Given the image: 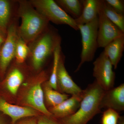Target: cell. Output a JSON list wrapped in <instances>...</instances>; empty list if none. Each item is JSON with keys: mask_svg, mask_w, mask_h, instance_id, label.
I'll use <instances>...</instances> for the list:
<instances>
[{"mask_svg": "<svg viewBox=\"0 0 124 124\" xmlns=\"http://www.w3.org/2000/svg\"><path fill=\"white\" fill-rule=\"evenodd\" d=\"M14 1L0 0V31L7 33L8 28L14 19Z\"/></svg>", "mask_w": 124, "mask_h": 124, "instance_id": "e0dca14e", "label": "cell"}, {"mask_svg": "<svg viewBox=\"0 0 124 124\" xmlns=\"http://www.w3.org/2000/svg\"><path fill=\"white\" fill-rule=\"evenodd\" d=\"M101 0V7L105 15L124 32V16L117 13L108 4L105 0Z\"/></svg>", "mask_w": 124, "mask_h": 124, "instance_id": "ffe728a7", "label": "cell"}, {"mask_svg": "<svg viewBox=\"0 0 124 124\" xmlns=\"http://www.w3.org/2000/svg\"><path fill=\"white\" fill-rule=\"evenodd\" d=\"M14 124H38L37 116L23 118L19 120Z\"/></svg>", "mask_w": 124, "mask_h": 124, "instance_id": "484cf974", "label": "cell"}, {"mask_svg": "<svg viewBox=\"0 0 124 124\" xmlns=\"http://www.w3.org/2000/svg\"><path fill=\"white\" fill-rule=\"evenodd\" d=\"M18 15L21 19L18 34L28 45L48 27L49 22L27 0L18 1Z\"/></svg>", "mask_w": 124, "mask_h": 124, "instance_id": "7a4b0ae2", "label": "cell"}, {"mask_svg": "<svg viewBox=\"0 0 124 124\" xmlns=\"http://www.w3.org/2000/svg\"><path fill=\"white\" fill-rule=\"evenodd\" d=\"M98 28L97 41L98 48H105L116 38L124 35V32L107 17L100 8L98 13Z\"/></svg>", "mask_w": 124, "mask_h": 124, "instance_id": "9c48e42d", "label": "cell"}, {"mask_svg": "<svg viewBox=\"0 0 124 124\" xmlns=\"http://www.w3.org/2000/svg\"><path fill=\"white\" fill-rule=\"evenodd\" d=\"M29 49L28 45L19 36L16 45L15 59L19 64H23L28 57Z\"/></svg>", "mask_w": 124, "mask_h": 124, "instance_id": "44dd1931", "label": "cell"}, {"mask_svg": "<svg viewBox=\"0 0 124 124\" xmlns=\"http://www.w3.org/2000/svg\"><path fill=\"white\" fill-rule=\"evenodd\" d=\"M31 4L49 22L55 24L68 25L76 31L79 30L75 19L53 0H31Z\"/></svg>", "mask_w": 124, "mask_h": 124, "instance_id": "8992f818", "label": "cell"}, {"mask_svg": "<svg viewBox=\"0 0 124 124\" xmlns=\"http://www.w3.org/2000/svg\"><path fill=\"white\" fill-rule=\"evenodd\" d=\"M61 45L56 48L53 55V63L50 77L49 78L48 83L51 88L55 90H58L57 85V71L58 63L59 61L60 54L62 53Z\"/></svg>", "mask_w": 124, "mask_h": 124, "instance_id": "7402d4cb", "label": "cell"}, {"mask_svg": "<svg viewBox=\"0 0 124 124\" xmlns=\"http://www.w3.org/2000/svg\"><path fill=\"white\" fill-rule=\"evenodd\" d=\"M104 91L96 81L89 85L84 90L80 105L71 115L59 119L62 124H86L101 112L100 101Z\"/></svg>", "mask_w": 124, "mask_h": 124, "instance_id": "3957f363", "label": "cell"}, {"mask_svg": "<svg viewBox=\"0 0 124 124\" xmlns=\"http://www.w3.org/2000/svg\"><path fill=\"white\" fill-rule=\"evenodd\" d=\"M43 84L44 98L49 108L57 106L70 97V95L63 93L52 88L47 80L44 82Z\"/></svg>", "mask_w": 124, "mask_h": 124, "instance_id": "ac0fdd59", "label": "cell"}, {"mask_svg": "<svg viewBox=\"0 0 124 124\" xmlns=\"http://www.w3.org/2000/svg\"><path fill=\"white\" fill-rule=\"evenodd\" d=\"M61 37L57 30L48 26L28 45V57L32 69L39 71L50 58L53 56L56 48L61 45Z\"/></svg>", "mask_w": 124, "mask_h": 124, "instance_id": "6da1fadb", "label": "cell"}, {"mask_svg": "<svg viewBox=\"0 0 124 124\" xmlns=\"http://www.w3.org/2000/svg\"><path fill=\"white\" fill-rule=\"evenodd\" d=\"M0 124H8L4 119L0 116Z\"/></svg>", "mask_w": 124, "mask_h": 124, "instance_id": "f1b7e54d", "label": "cell"}, {"mask_svg": "<svg viewBox=\"0 0 124 124\" xmlns=\"http://www.w3.org/2000/svg\"><path fill=\"white\" fill-rule=\"evenodd\" d=\"M124 124V116H120L118 120V124Z\"/></svg>", "mask_w": 124, "mask_h": 124, "instance_id": "83f0119b", "label": "cell"}, {"mask_svg": "<svg viewBox=\"0 0 124 124\" xmlns=\"http://www.w3.org/2000/svg\"><path fill=\"white\" fill-rule=\"evenodd\" d=\"M93 75L95 81L104 91L114 87L115 73L113 66L109 59L103 51L94 62Z\"/></svg>", "mask_w": 124, "mask_h": 124, "instance_id": "52a82bcc", "label": "cell"}, {"mask_svg": "<svg viewBox=\"0 0 124 124\" xmlns=\"http://www.w3.org/2000/svg\"><path fill=\"white\" fill-rule=\"evenodd\" d=\"M84 90L81 93L71 95L70 97L57 106L48 108L54 117L61 119L74 114L79 107L84 95Z\"/></svg>", "mask_w": 124, "mask_h": 124, "instance_id": "4fadbf2b", "label": "cell"}, {"mask_svg": "<svg viewBox=\"0 0 124 124\" xmlns=\"http://www.w3.org/2000/svg\"><path fill=\"white\" fill-rule=\"evenodd\" d=\"M82 38V50L81 60L76 69L78 71L85 62H91L93 59L98 47L97 38L98 28V16L90 22L78 26Z\"/></svg>", "mask_w": 124, "mask_h": 124, "instance_id": "5b68a950", "label": "cell"}, {"mask_svg": "<svg viewBox=\"0 0 124 124\" xmlns=\"http://www.w3.org/2000/svg\"><path fill=\"white\" fill-rule=\"evenodd\" d=\"M105 0L117 13L124 15V0Z\"/></svg>", "mask_w": 124, "mask_h": 124, "instance_id": "d4e9b609", "label": "cell"}, {"mask_svg": "<svg viewBox=\"0 0 124 124\" xmlns=\"http://www.w3.org/2000/svg\"><path fill=\"white\" fill-rule=\"evenodd\" d=\"M48 79V74L41 71L28 78L18 98L19 104L31 108L41 114L53 116L46 106L42 84Z\"/></svg>", "mask_w": 124, "mask_h": 124, "instance_id": "277c9868", "label": "cell"}, {"mask_svg": "<svg viewBox=\"0 0 124 124\" xmlns=\"http://www.w3.org/2000/svg\"><path fill=\"white\" fill-rule=\"evenodd\" d=\"M104 51L115 69H116L123 55L124 50V35L116 38L104 48Z\"/></svg>", "mask_w": 124, "mask_h": 124, "instance_id": "2e32d148", "label": "cell"}, {"mask_svg": "<svg viewBox=\"0 0 124 124\" xmlns=\"http://www.w3.org/2000/svg\"><path fill=\"white\" fill-rule=\"evenodd\" d=\"M58 90L60 93L70 95H76L83 91L74 82L67 71L64 65V57L61 53L57 71Z\"/></svg>", "mask_w": 124, "mask_h": 124, "instance_id": "30bf717a", "label": "cell"}, {"mask_svg": "<svg viewBox=\"0 0 124 124\" xmlns=\"http://www.w3.org/2000/svg\"><path fill=\"white\" fill-rule=\"evenodd\" d=\"M10 69L4 81L6 88L11 94L16 95L26 76L27 72L22 66L15 62Z\"/></svg>", "mask_w": 124, "mask_h": 124, "instance_id": "5bb4252c", "label": "cell"}, {"mask_svg": "<svg viewBox=\"0 0 124 124\" xmlns=\"http://www.w3.org/2000/svg\"><path fill=\"white\" fill-rule=\"evenodd\" d=\"M0 111L10 117L11 124H14L23 118L38 116L42 114L31 108L10 104L1 98H0Z\"/></svg>", "mask_w": 124, "mask_h": 124, "instance_id": "7c38bea8", "label": "cell"}, {"mask_svg": "<svg viewBox=\"0 0 124 124\" xmlns=\"http://www.w3.org/2000/svg\"><path fill=\"white\" fill-rule=\"evenodd\" d=\"M38 124H62L60 120L53 116L41 114L37 116Z\"/></svg>", "mask_w": 124, "mask_h": 124, "instance_id": "cb8c5ba5", "label": "cell"}, {"mask_svg": "<svg viewBox=\"0 0 124 124\" xmlns=\"http://www.w3.org/2000/svg\"><path fill=\"white\" fill-rule=\"evenodd\" d=\"M67 14L72 16L74 19L80 17L82 13V1L78 0H57L55 1Z\"/></svg>", "mask_w": 124, "mask_h": 124, "instance_id": "d6986e66", "label": "cell"}, {"mask_svg": "<svg viewBox=\"0 0 124 124\" xmlns=\"http://www.w3.org/2000/svg\"><path fill=\"white\" fill-rule=\"evenodd\" d=\"M82 1L83 9L80 17L75 19L78 26L83 25L93 21L98 17L100 8V0Z\"/></svg>", "mask_w": 124, "mask_h": 124, "instance_id": "9a60e30c", "label": "cell"}, {"mask_svg": "<svg viewBox=\"0 0 124 124\" xmlns=\"http://www.w3.org/2000/svg\"><path fill=\"white\" fill-rule=\"evenodd\" d=\"M99 108L101 110L103 108H110L118 112L124 111V84L104 91L100 101Z\"/></svg>", "mask_w": 124, "mask_h": 124, "instance_id": "8fae6325", "label": "cell"}, {"mask_svg": "<svg viewBox=\"0 0 124 124\" xmlns=\"http://www.w3.org/2000/svg\"><path fill=\"white\" fill-rule=\"evenodd\" d=\"M120 116L119 112L113 109H107L102 116V124H117Z\"/></svg>", "mask_w": 124, "mask_h": 124, "instance_id": "603a6c76", "label": "cell"}, {"mask_svg": "<svg viewBox=\"0 0 124 124\" xmlns=\"http://www.w3.org/2000/svg\"><path fill=\"white\" fill-rule=\"evenodd\" d=\"M7 33H4L0 31V47L4 42L6 38Z\"/></svg>", "mask_w": 124, "mask_h": 124, "instance_id": "4316f807", "label": "cell"}, {"mask_svg": "<svg viewBox=\"0 0 124 124\" xmlns=\"http://www.w3.org/2000/svg\"><path fill=\"white\" fill-rule=\"evenodd\" d=\"M17 20L14 19L7 31L4 42L0 47V76L2 77L15 58L16 45L18 37Z\"/></svg>", "mask_w": 124, "mask_h": 124, "instance_id": "ba28073f", "label": "cell"}]
</instances>
